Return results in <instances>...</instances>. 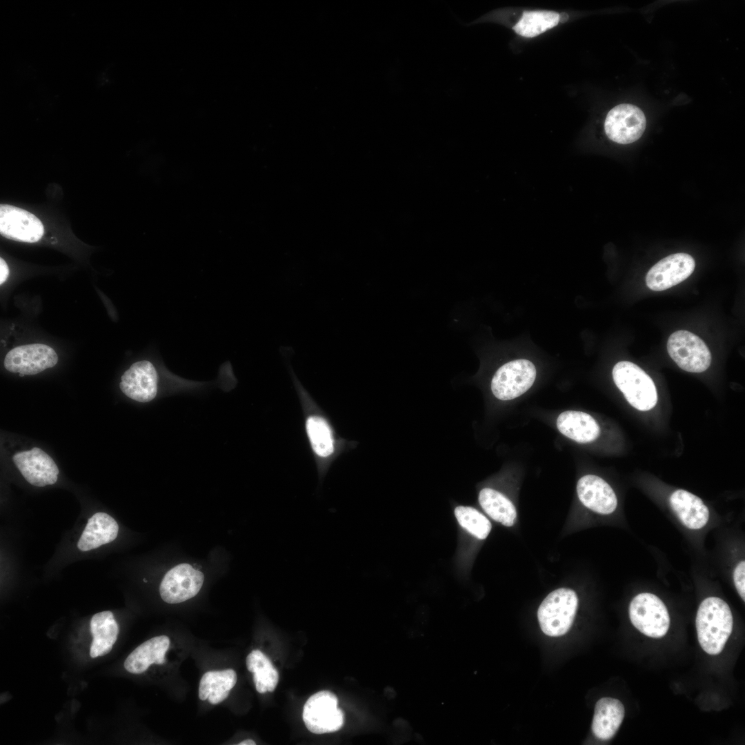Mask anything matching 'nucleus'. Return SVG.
<instances>
[{
  "instance_id": "nucleus-19",
  "label": "nucleus",
  "mask_w": 745,
  "mask_h": 745,
  "mask_svg": "<svg viewBox=\"0 0 745 745\" xmlns=\"http://www.w3.org/2000/svg\"><path fill=\"white\" fill-rule=\"evenodd\" d=\"M558 430L564 436L578 442L589 443L595 440L600 428L589 414L577 410L562 413L556 421Z\"/></svg>"
},
{
  "instance_id": "nucleus-14",
  "label": "nucleus",
  "mask_w": 745,
  "mask_h": 745,
  "mask_svg": "<svg viewBox=\"0 0 745 745\" xmlns=\"http://www.w3.org/2000/svg\"><path fill=\"white\" fill-rule=\"evenodd\" d=\"M121 380L120 389L132 399L148 402L157 395L158 375L149 361L143 360L132 364L123 374Z\"/></svg>"
},
{
  "instance_id": "nucleus-9",
  "label": "nucleus",
  "mask_w": 745,
  "mask_h": 745,
  "mask_svg": "<svg viewBox=\"0 0 745 745\" xmlns=\"http://www.w3.org/2000/svg\"><path fill=\"white\" fill-rule=\"evenodd\" d=\"M203 574L188 564H181L168 570L163 578L159 593L168 604H178L194 597L199 592Z\"/></svg>"
},
{
  "instance_id": "nucleus-31",
  "label": "nucleus",
  "mask_w": 745,
  "mask_h": 745,
  "mask_svg": "<svg viewBox=\"0 0 745 745\" xmlns=\"http://www.w3.org/2000/svg\"><path fill=\"white\" fill-rule=\"evenodd\" d=\"M238 744L239 745H255L256 743L255 742L254 740L250 739H245L244 741H241Z\"/></svg>"
},
{
  "instance_id": "nucleus-23",
  "label": "nucleus",
  "mask_w": 745,
  "mask_h": 745,
  "mask_svg": "<svg viewBox=\"0 0 745 745\" xmlns=\"http://www.w3.org/2000/svg\"><path fill=\"white\" fill-rule=\"evenodd\" d=\"M246 666L253 673L255 688L259 693L273 691L279 681V673L269 658L259 650H252L246 657Z\"/></svg>"
},
{
  "instance_id": "nucleus-29",
  "label": "nucleus",
  "mask_w": 745,
  "mask_h": 745,
  "mask_svg": "<svg viewBox=\"0 0 745 745\" xmlns=\"http://www.w3.org/2000/svg\"><path fill=\"white\" fill-rule=\"evenodd\" d=\"M211 690V680L208 671L205 673L200 680L199 686V697L201 700H206L208 698Z\"/></svg>"
},
{
  "instance_id": "nucleus-6",
  "label": "nucleus",
  "mask_w": 745,
  "mask_h": 745,
  "mask_svg": "<svg viewBox=\"0 0 745 745\" xmlns=\"http://www.w3.org/2000/svg\"><path fill=\"white\" fill-rule=\"evenodd\" d=\"M536 377L535 365L529 360L510 361L499 367L491 381V390L497 399L511 400L526 393Z\"/></svg>"
},
{
  "instance_id": "nucleus-18",
  "label": "nucleus",
  "mask_w": 745,
  "mask_h": 745,
  "mask_svg": "<svg viewBox=\"0 0 745 745\" xmlns=\"http://www.w3.org/2000/svg\"><path fill=\"white\" fill-rule=\"evenodd\" d=\"M168 636L154 637L137 647L124 662L126 670L133 674L145 672L152 664H162L170 646Z\"/></svg>"
},
{
  "instance_id": "nucleus-16",
  "label": "nucleus",
  "mask_w": 745,
  "mask_h": 745,
  "mask_svg": "<svg viewBox=\"0 0 745 745\" xmlns=\"http://www.w3.org/2000/svg\"><path fill=\"white\" fill-rule=\"evenodd\" d=\"M669 502L672 510L686 528L698 530L708 523V507L693 493L682 489L677 490L670 495Z\"/></svg>"
},
{
  "instance_id": "nucleus-2",
  "label": "nucleus",
  "mask_w": 745,
  "mask_h": 745,
  "mask_svg": "<svg viewBox=\"0 0 745 745\" xmlns=\"http://www.w3.org/2000/svg\"><path fill=\"white\" fill-rule=\"evenodd\" d=\"M617 387L628 402L635 408L647 411L657 402V393L653 379L633 362L621 361L612 371Z\"/></svg>"
},
{
  "instance_id": "nucleus-20",
  "label": "nucleus",
  "mask_w": 745,
  "mask_h": 745,
  "mask_svg": "<svg viewBox=\"0 0 745 745\" xmlns=\"http://www.w3.org/2000/svg\"><path fill=\"white\" fill-rule=\"evenodd\" d=\"M119 526L117 522L105 513H97L88 521L77 543L81 551H88L110 543L117 537Z\"/></svg>"
},
{
  "instance_id": "nucleus-24",
  "label": "nucleus",
  "mask_w": 745,
  "mask_h": 745,
  "mask_svg": "<svg viewBox=\"0 0 745 745\" xmlns=\"http://www.w3.org/2000/svg\"><path fill=\"white\" fill-rule=\"evenodd\" d=\"M559 22V14L553 11H524L513 29L520 36L534 37L556 26Z\"/></svg>"
},
{
  "instance_id": "nucleus-25",
  "label": "nucleus",
  "mask_w": 745,
  "mask_h": 745,
  "mask_svg": "<svg viewBox=\"0 0 745 745\" xmlns=\"http://www.w3.org/2000/svg\"><path fill=\"white\" fill-rule=\"evenodd\" d=\"M455 515L459 524L478 539H486L491 530L489 520L474 508L457 506L455 509Z\"/></svg>"
},
{
  "instance_id": "nucleus-15",
  "label": "nucleus",
  "mask_w": 745,
  "mask_h": 745,
  "mask_svg": "<svg viewBox=\"0 0 745 745\" xmlns=\"http://www.w3.org/2000/svg\"><path fill=\"white\" fill-rule=\"evenodd\" d=\"M577 493L581 502L590 510L602 515L613 513L617 506L616 495L602 478L587 475L577 484Z\"/></svg>"
},
{
  "instance_id": "nucleus-8",
  "label": "nucleus",
  "mask_w": 745,
  "mask_h": 745,
  "mask_svg": "<svg viewBox=\"0 0 745 745\" xmlns=\"http://www.w3.org/2000/svg\"><path fill=\"white\" fill-rule=\"evenodd\" d=\"M646 125L644 114L638 107L623 103L608 112L604 129L610 140L620 144H628L641 137Z\"/></svg>"
},
{
  "instance_id": "nucleus-28",
  "label": "nucleus",
  "mask_w": 745,
  "mask_h": 745,
  "mask_svg": "<svg viewBox=\"0 0 745 745\" xmlns=\"http://www.w3.org/2000/svg\"><path fill=\"white\" fill-rule=\"evenodd\" d=\"M733 582L735 588L742 599L745 601V562L740 561L735 566L733 571Z\"/></svg>"
},
{
  "instance_id": "nucleus-3",
  "label": "nucleus",
  "mask_w": 745,
  "mask_h": 745,
  "mask_svg": "<svg viewBox=\"0 0 745 745\" xmlns=\"http://www.w3.org/2000/svg\"><path fill=\"white\" fill-rule=\"evenodd\" d=\"M577 606L578 598L573 590L560 588L551 592L537 610L542 632L550 637L566 634L573 623Z\"/></svg>"
},
{
  "instance_id": "nucleus-21",
  "label": "nucleus",
  "mask_w": 745,
  "mask_h": 745,
  "mask_svg": "<svg viewBox=\"0 0 745 745\" xmlns=\"http://www.w3.org/2000/svg\"><path fill=\"white\" fill-rule=\"evenodd\" d=\"M92 641L90 655L92 658L103 656L110 652L116 642L119 626L111 611L95 614L90 620Z\"/></svg>"
},
{
  "instance_id": "nucleus-7",
  "label": "nucleus",
  "mask_w": 745,
  "mask_h": 745,
  "mask_svg": "<svg viewBox=\"0 0 745 745\" xmlns=\"http://www.w3.org/2000/svg\"><path fill=\"white\" fill-rule=\"evenodd\" d=\"M337 705V697L330 691H321L312 695L303 709L302 717L306 728L315 734L339 731L343 726L344 715Z\"/></svg>"
},
{
  "instance_id": "nucleus-4",
  "label": "nucleus",
  "mask_w": 745,
  "mask_h": 745,
  "mask_svg": "<svg viewBox=\"0 0 745 745\" xmlns=\"http://www.w3.org/2000/svg\"><path fill=\"white\" fill-rule=\"evenodd\" d=\"M628 613L632 624L648 637L661 638L668 630L670 616L667 608L653 593L637 595L630 603Z\"/></svg>"
},
{
  "instance_id": "nucleus-22",
  "label": "nucleus",
  "mask_w": 745,
  "mask_h": 745,
  "mask_svg": "<svg viewBox=\"0 0 745 745\" xmlns=\"http://www.w3.org/2000/svg\"><path fill=\"white\" fill-rule=\"evenodd\" d=\"M479 502L484 510L495 521L506 526H512L517 517L513 504L502 493L489 488L479 494Z\"/></svg>"
},
{
  "instance_id": "nucleus-27",
  "label": "nucleus",
  "mask_w": 745,
  "mask_h": 745,
  "mask_svg": "<svg viewBox=\"0 0 745 745\" xmlns=\"http://www.w3.org/2000/svg\"><path fill=\"white\" fill-rule=\"evenodd\" d=\"M211 680V690L208 701L211 704L223 702L237 682V674L232 669L220 671H208Z\"/></svg>"
},
{
  "instance_id": "nucleus-1",
  "label": "nucleus",
  "mask_w": 745,
  "mask_h": 745,
  "mask_svg": "<svg viewBox=\"0 0 745 745\" xmlns=\"http://www.w3.org/2000/svg\"><path fill=\"white\" fill-rule=\"evenodd\" d=\"M695 625L702 648L711 655L719 654L733 630L729 606L719 597L704 599L698 608Z\"/></svg>"
},
{
  "instance_id": "nucleus-12",
  "label": "nucleus",
  "mask_w": 745,
  "mask_h": 745,
  "mask_svg": "<svg viewBox=\"0 0 745 745\" xmlns=\"http://www.w3.org/2000/svg\"><path fill=\"white\" fill-rule=\"evenodd\" d=\"M0 232L10 239L34 243L42 237L44 228L33 214L14 206L1 204Z\"/></svg>"
},
{
  "instance_id": "nucleus-26",
  "label": "nucleus",
  "mask_w": 745,
  "mask_h": 745,
  "mask_svg": "<svg viewBox=\"0 0 745 745\" xmlns=\"http://www.w3.org/2000/svg\"><path fill=\"white\" fill-rule=\"evenodd\" d=\"M312 446L317 454L326 457L333 451V441L326 422L319 417H310L306 423Z\"/></svg>"
},
{
  "instance_id": "nucleus-13",
  "label": "nucleus",
  "mask_w": 745,
  "mask_h": 745,
  "mask_svg": "<svg viewBox=\"0 0 745 745\" xmlns=\"http://www.w3.org/2000/svg\"><path fill=\"white\" fill-rule=\"evenodd\" d=\"M12 459L23 477L33 486L43 487L57 480L59 469L55 462L39 448L17 453Z\"/></svg>"
},
{
  "instance_id": "nucleus-17",
  "label": "nucleus",
  "mask_w": 745,
  "mask_h": 745,
  "mask_svg": "<svg viewBox=\"0 0 745 745\" xmlns=\"http://www.w3.org/2000/svg\"><path fill=\"white\" fill-rule=\"evenodd\" d=\"M624 715V706L619 699L601 698L595 706L591 726L593 733L602 740L611 739L621 726Z\"/></svg>"
},
{
  "instance_id": "nucleus-5",
  "label": "nucleus",
  "mask_w": 745,
  "mask_h": 745,
  "mask_svg": "<svg viewBox=\"0 0 745 745\" xmlns=\"http://www.w3.org/2000/svg\"><path fill=\"white\" fill-rule=\"evenodd\" d=\"M667 351L676 364L687 372H704L711 363V353L705 342L688 330L672 333L667 341Z\"/></svg>"
},
{
  "instance_id": "nucleus-10",
  "label": "nucleus",
  "mask_w": 745,
  "mask_h": 745,
  "mask_svg": "<svg viewBox=\"0 0 745 745\" xmlns=\"http://www.w3.org/2000/svg\"><path fill=\"white\" fill-rule=\"evenodd\" d=\"M57 361L58 356L52 348L43 344H31L10 350L3 364L10 372L35 375L54 366Z\"/></svg>"
},
{
  "instance_id": "nucleus-11",
  "label": "nucleus",
  "mask_w": 745,
  "mask_h": 745,
  "mask_svg": "<svg viewBox=\"0 0 745 745\" xmlns=\"http://www.w3.org/2000/svg\"><path fill=\"white\" fill-rule=\"evenodd\" d=\"M695 267V260L690 255L684 252L670 255L648 270L646 286L654 291L665 290L686 279Z\"/></svg>"
},
{
  "instance_id": "nucleus-30",
  "label": "nucleus",
  "mask_w": 745,
  "mask_h": 745,
  "mask_svg": "<svg viewBox=\"0 0 745 745\" xmlns=\"http://www.w3.org/2000/svg\"><path fill=\"white\" fill-rule=\"evenodd\" d=\"M9 275L8 266L3 258H0V284H3Z\"/></svg>"
},
{
  "instance_id": "nucleus-32",
  "label": "nucleus",
  "mask_w": 745,
  "mask_h": 745,
  "mask_svg": "<svg viewBox=\"0 0 745 745\" xmlns=\"http://www.w3.org/2000/svg\"><path fill=\"white\" fill-rule=\"evenodd\" d=\"M24 375H23V374H22V373H19V376H20V377H23V376H24Z\"/></svg>"
}]
</instances>
